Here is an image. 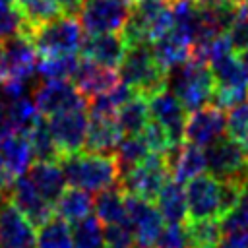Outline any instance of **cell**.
I'll return each instance as SVG.
<instances>
[{"instance_id":"16","label":"cell","mask_w":248,"mask_h":248,"mask_svg":"<svg viewBox=\"0 0 248 248\" xmlns=\"http://www.w3.org/2000/svg\"><path fill=\"white\" fill-rule=\"evenodd\" d=\"M8 200L33 223V227L43 225L46 219H50L56 213L54 203L45 200L43 194L33 186V182L23 174H19L10 186Z\"/></svg>"},{"instance_id":"10","label":"cell","mask_w":248,"mask_h":248,"mask_svg":"<svg viewBox=\"0 0 248 248\" xmlns=\"http://www.w3.org/2000/svg\"><path fill=\"white\" fill-rule=\"evenodd\" d=\"M46 124H48L50 134H52V138H54L62 155L76 153V151L83 149L85 136H87V126H89L87 107L56 112V114L48 116Z\"/></svg>"},{"instance_id":"42","label":"cell","mask_w":248,"mask_h":248,"mask_svg":"<svg viewBox=\"0 0 248 248\" xmlns=\"http://www.w3.org/2000/svg\"><path fill=\"white\" fill-rule=\"evenodd\" d=\"M227 35H229L232 52H240V50L248 48V16L238 14L232 19V23L229 25Z\"/></svg>"},{"instance_id":"29","label":"cell","mask_w":248,"mask_h":248,"mask_svg":"<svg viewBox=\"0 0 248 248\" xmlns=\"http://www.w3.org/2000/svg\"><path fill=\"white\" fill-rule=\"evenodd\" d=\"M209 68H211V74L215 78V85L248 91V78H246L236 54L229 52V54L221 56L219 60L211 62Z\"/></svg>"},{"instance_id":"26","label":"cell","mask_w":248,"mask_h":248,"mask_svg":"<svg viewBox=\"0 0 248 248\" xmlns=\"http://www.w3.org/2000/svg\"><path fill=\"white\" fill-rule=\"evenodd\" d=\"M0 157L4 165L16 174H23L33 163L31 143L25 134H12L0 141Z\"/></svg>"},{"instance_id":"43","label":"cell","mask_w":248,"mask_h":248,"mask_svg":"<svg viewBox=\"0 0 248 248\" xmlns=\"http://www.w3.org/2000/svg\"><path fill=\"white\" fill-rule=\"evenodd\" d=\"M12 134H16V130H14V122L10 116V107L6 101H0V141Z\"/></svg>"},{"instance_id":"7","label":"cell","mask_w":248,"mask_h":248,"mask_svg":"<svg viewBox=\"0 0 248 248\" xmlns=\"http://www.w3.org/2000/svg\"><path fill=\"white\" fill-rule=\"evenodd\" d=\"M130 0H85L78 12V19L87 35L122 31L128 21Z\"/></svg>"},{"instance_id":"22","label":"cell","mask_w":248,"mask_h":248,"mask_svg":"<svg viewBox=\"0 0 248 248\" xmlns=\"http://www.w3.org/2000/svg\"><path fill=\"white\" fill-rule=\"evenodd\" d=\"M151 50H153V56L159 62V66L165 72H170L174 66L188 60L190 43L184 37H180L176 31L169 29L163 35H159L157 39L151 41Z\"/></svg>"},{"instance_id":"44","label":"cell","mask_w":248,"mask_h":248,"mask_svg":"<svg viewBox=\"0 0 248 248\" xmlns=\"http://www.w3.org/2000/svg\"><path fill=\"white\" fill-rule=\"evenodd\" d=\"M54 2L60 6L62 14L78 16V12H79V8L83 6V2H85V0H54Z\"/></svg>"},{"instance_id":"38","label":"cell","mask_w":248,"mask_h":248,"mask_svg":"<svg viewBox=\"0 0 248 248\" xmlns=\"http://www.w3.org/2000/svg\"><path fill=\"white\" fill-rule=\"evenodd\" d=\"M105 248H136V234L130 221L107 223L103 227Z\"/></svg>"},{"instance_id":"39","label":"cell","mask_w":248,"mask_h":248,"mask_svg":"<svg viewBox=\"0 0 248 248\" xmlns=\"http://www.w3.org/2000/svg\"><path fill=\"white\" fill-rule=\"evenodd\" d=\"M140 136L143 138V141L151 153H167L172 147V141H170L167 130L153 118H149V122L145 124V128L141 130Z\"/></svg>"},{"instance_id":"17","label":"cell","mask_w":248,"mask_h":248,"mask_svg":"<svg viewBox=\"0 0 248 248\" xmlns=\"http://www.w3.org/2000/svg\"><path fill=\"white\" fill-rule=\"evenodd\" d=\"M126 41L122 37V33L114 31V33H95V35H87L83 39L81 45V56L89 58L93 62H99L103 66H110V68H118L124 52H126Z\"/></svg>"},{"instance_id":"33","label":"cell","mask_w":248,"mask_h":248,"mask_svg":"<svg viewBox=\"0 0 248 248\" xmlns=\"http://www.w3.org/2000/svg\"><path fill=\"white\" fill-rule=\"evenodd\" d=\"M190 248H217L223 236L221 221L219 219H200V221H186Z\"/></svg>"},{"instance_id":"6","label":"cell","mask_w":248,"mask_h":248,"mask_svg":"<svg viewBox=\"0 0 248 248\" xmlns=\"http://www.w3.org/2000/svg\"><path fill=\"white\" fill-rule=\"evenodd\" d=\"M205 169L217 180H238L248 186V151L231 136L207 145Z\"/></svg>"},{"instance_id":"36","label":"cell","mask_w":248,"mask_h":248,"mask_svg":"<svg viewBox=\"0 0 248 248\" xmlns=\"http://www.w3.org/2000/svg\"><path fill=\"white\" fill-rule=\"evenodd\" d=\"M8 107H10V116H12L16 134H27V130L41 118V112L37 110L35 103L29 101L27 97L12 99L8 101Z\"/></svg>"},{"instance_id":"21","label":"cell","mask_w":248,"mask_h":248,"mask_svg":"<svg viewBox=\"0 0 248 248\" xmlns=\"http://www.w3.org/2000/svg\"><path fill=\"white\" fill-rule=\"evenodd\" d=\"M27 178L43 194L45 200L56 203L60 194L66 188V178L56 161H35L27 169Z\"/></svg>"},{"instance_id":"37","label":"cell","mask_w":248,"mask_h":248,"mask_svg":"<svg viewBox=\"0 0 248 248\" xmlns=\"http://www.w3.org/2000/svg\"><path fill=\"white\" fill-rule=\"evenodd\" d=\"M227 136H231L234 141H238L248 151V99L229 108Z\"/></svg>"},{"instance_id":"11","label":"cell","mask_w":248,"mask_h":248,"mask_svg":"<svg viewBox=\"0 0 248 248\" xmlns=\"http://www.w3.org/2000/svg\"><path fill=\"white\" fill-rule=\"evenodd\" d=\"M227 134V114L223 108L207 103L196 110H190L184 126V141L207 147Z\"/></svg>"},{"instance_id":"47","label":"cell","mask_w":248,"mask_h":248,"mask_svg":"<svg viewBox=\"0 0 248 248\" xmlns=\"http://www.w3.org/2000/svg\"><path fill=\"white\" fill-rule=\"evenodd\" d=\"M232 2H236V4L240 6V4H242V2H246V0H232Z\"/></svg>"},{"instance_id":"46","label":"cell","mask_w":248,"mask_h":248,"mask_svg":"<svg viewBox=\"0 0 248 248\" xmlns=\"http://www.w3.org/2000/svg\"><path fill=\"white\" fill-rule=\"evenodd\" d=\"M2 58H4V43L0 41V66H2Z\"/></svg>"},{"instance_id":"15","label":"cell","mask_w":248,"mask_h":248,"mask_svg":"<svg viewBox=\"0 0 248 248\" xmlns=\"http://www.w3.org/2000/svg\"><path fill=\"white\" fill-rule=\"evenodd\" d=\"M0 246L37 248V232L33 223L8 198L0 203Z\"/></svg>"},{"instance_id":"14","label":"cell","mask_w":248,"mask_h":248,"mask_svg":"<svg viewBox=\"0 0 248 248\" xmlns=\"http://www.w3.org/2000/svg\"><path fill=\"white\" fill-rule=\"evenodd\" d=\"M186 202L190 221L219 219V180L203 172L190 178L186 184Z\"/></svg>"},{"instance_id":"32","label":"cell","mask_w":248,"mask_h":248,"mask_svg":"<svg viewBox=\"0 0 248 248\" xmlns=\"http://www.w3.org/2000/svg\"><path fill=\"white\" fill-rule=\"evenodd\" d=\"M79 66L78 54H58V56H39L35 72L43 79H70Z\"/></svg>"},{"instance_id":"13","label":"cell","mask_w":248,"mask_h":248,"mask_svg":"<svg viewBox=\"0 0 248 248\" xmlns=\"http://www.w3.org/2000/svg\"><path fill=\"white\" fill-rule=\"evenodd\" d=\"M149 101V114L153 120H157L169 134L172 145H178L184 141V126H186V116L188 110L184 105L178 101V97L169 91V87L153 93L147 97Z\"/></svg>"},{"instance_id":"8","label":"cell","mask_w":248,"mask_h":248,"mask_svg":"<svg viewBox=\"0 0 248 248\" xmlns=\"http://www.w3.org/2000/svg\"><path fill=\"white\" fill-rule=\"evenodd\" d=\"M124 203L128 221L136 234V248H157L159 234L165 227V219L153 202L124 192Z\"/></svg>"},{"instance_id":"34","label":"cell","mask_w":248,"mask_h":248,"mask_svg":"<svg viewBox=\"0 0 248 248\" xmlns=\"http://www.w3.org/2000/svg\"><path fill=\"white\" fill-rule=\"evenodd\" d=\"M149 149L143 141V138L138 134V136H124L118 143V147L114 149V157H116V163H118V169H120V176L126 174L128 170H132L138 163H141L145 157H147Z\"/></svg>"},{"instance_id":"30","label":"cell","mask_w":248,"mask_h":248,"mask_svg":"<svg viewBox=\"0 0 248 248\" xmlns=\"http://www.w3.org/2000/svg\"><path fill=\"white\" fill-rule=\"evenodd\" d=\"M37 248H74L72 227L60 215H52L37 227Z\"/></svg>"},{"instance_id":"40","label":"cell","mask_w":248,"mask_h":248,"mask_svg":"<svg viewBox=\"0 0 248 248\" xmlns=\"http://www.w3.org/2000/svg\"><path fill=\"white\" fill-rule=\"evenodd\" d=\"M157 248H190L186 223H167L159 234Z\"/></svg>"},{"instance_id":"20","label":"cell","mask_w":248,"mask_h":248,"mask_svg":"<svg viewBox=\"0 0 248 248\" xmlns=\"http://www.w3.org/2000/svg\"><path fill=\"white\" fill-rule=\"evenodd\" d=\"M124 138L114 116H89L83 149L93 153H114Z\"/></svg>"},{"instance_id":"12","label":"cell","mask_w":248,"mask_h":248,"mask_svg":"<svg viewBox=\"0 0 248 248\" xmlns=\"http://www.w3.org/2000/svg\"><path fill=\"white\" fill-rule=\"evenodd\" d=\"M39 54L29 37L17 33L4 41V58L0 66V83L6 79H25L33 78Z\"/></svg>"},{"instance_id":"5","label":"cell","mask_w":248,"mask_h":248,"mask_svg":"<svg viewBox=\"0 0 248 248\" xmlns=\"http://www.w3.org/2000/svg\"><path fill=\"white\" fill-rule=\"evenodd\" d=\"M170 178L169 161L165 153H147V157L138 163L132 170L120 176V188L128 194L140 196L143 200L155 202L163 184Z\"/></svg>"},{"instance_id":"31","label":"cell","mask_w":248,"mask_h":248,"mask_svg":"<svg viewBox=\"0 0 248 248\" xmlns=\"http://www.w3.org/2000/svg\"><path fill=\"white\" fill-rule=\"evenodd\" d=\"M27 140L31 143V151H33V159L35 161H60L62 153L50 134V128L48 124L39 118L29 130H27Z\"/></svg>"},{"instance_id":"18","label":"cell","mask_w":248,"mask_h":248,"mask_svg":"<svg viewBox=\"0 0 248 248\" xmlns=\"http://www.w3.org/2000/svg\"><path fill=\"white\" fill-rule=\"evenodd\" d=\"M72 79H74L76 87L89 99L93 95H99V93L112 89L120 81V76H118L116 68L103 66L99 62L83 58V60H79V66H78Z\"/></svg>"},{"instance_id":"19","label":"cell","mask_w":248,"mask_h":248,"mask_svg":"<svg viewBox=\"0 0 248 248\" xmlns=\"http://www.w3.org/2000/svg\"><path fill=\"white\" fill-rule=\"evenodd\" d=\"M165 155L169 161L170 178L182 184L205 170V151L200 145L182 141L178 145H172Z\"/></svg>"},{"instance_id":"9","label":"cell","mask_w":248,"mask_h":248,"mask_svg":"<svg viewBox=\"0 0 248 248\" xmlns=\"http://www.w3.org/2000/svg\"><path fill=\"white\" fill-rule=\"evenodd\" d=\"M33 103L41 116H52L62 110L87 107V97L70 79H45L35 89Z\"/></svg>"},{"instance_id":"35","label":"cell","mask_w":248,"mask_h":248,"mask_svg":"<svg viewBox=\"0 0 248 248\" xmlns=\"http://www.w3.org/2000/svg\"><path fill=\"white\" fill-rule=\"evenodd\" d=\"M72 242L74 248H103V227L97 215H85L83 219L72 223Z\"/></svg>"},{"instance_id":"41","label":"cell","mask_w":248,"mask_h":248,"mask_svg":"<svg viewBox=\"0 0 248 248\" xmlns=\"http://www.w3.org/2000/svg\"><path fill=\"white\" fill-rule=\"evenodd\" d=\"M17 33H23V19L14 4L0 0V41H6Z\"/></svg>"},{"instance_id":"28","label":"cell","mask_w":248,"mask_h":248,"mask_svg":"<svg viewBox=\"0 0 248 248\" xmlns=\"http://www.w3.org/2000/svg\"><path fill=\"white\" fill-rule=\"evenodd\" d=\"M93 209H95L97 219L103 225L118 223V221H128L126 203H124V190L120 188V184L101 190L93 198Z\"/></svg>"},{"instance_id":"1","label":"cell","mask_w":248,"mask_h":248,"mask_svg":"<svg viewBox=\"0 0 248 248\" xmlns=\"http://www.w3.org/2000/svg\"><path fill=\"white\" fill-rule=\"evenodd\" d=\"M58 165L70 186L87 192H101L120 182V169L114 153H93L81 149L62 155Z\"/></svg>"},{"instance_id":"23","label":"cell","mask_w":248,"mask_h":248,"mask_svg":"<svg viewBox=\"0 0 248 248\" xmlns=\"http://www.w3.org/2000/svg\"><path fill=\"white\" fill-rule=\"evenodd\" d=\"M157 207L165 219V223H186L188 221V202H186V188L182 182L169 178L159 196Z\"/></svg>"},{"instance_id":"4","label":"cell","mask_w":248,"mask_h":248,"mask_svg":"<svg viewBox=\"0 0 248 248\" xmlns=\"http://www.w3.org/2000/svg\"><path fill=\"white\" fill-rule=\"evenodd\" d=\"M83 27L72 14H60L58 17L37 27L31 35V43L39 56L78 54L83 45Z\"/></svg>"},{"instance_id":"24","label":"cell","mask_w":248,"mask_h":248,"mask_svg":"<svg viewBox=\"0 0 248 248\" xmlns=\"http://www.w3.org/2000/svg\"><path fill=\"white\" fill-rule=\"evenodd\" d=\"M14 8L23 19V35L31 39L37 27L62 14L54 0H14Z\"/></svg>"},{"instance_id":"2","label":"cell","mask_w":248,"mask_h":248,"mask_svg":"<svg viewBox=\"0 0 248 248\" xmlns=\"http://www.w3.org/2000/svg\"><path fill=\"white\" fill-rule=\"evenodd\" d=\"M120 81L128 83L136 93L151 97L169 87V72H165L153 56L151 43L130 45L118 66Z\"/></svg>"},{"instance_id":"45","label":"cell","mask_w":248,"mask_h":248,"mask_svg":"<svg viewBox=\"0 0 248 248\" xmlns=\"http://www.w3.org/2000/svg\"><path fill=\"white\" fill-rule=\"evenodd\" d=\"M236 56H238V62H240V66H242V70H244L246 78H248V48H244V50L236 52Z\"/></svg>"},{"instance_id":"3","label":"cell","mask_w":248,"mask_h":248,"mask_svg":"<svg viewBox=\"0 0 248 248\" xmlns=\"http://www.w3.org/2000/svg\"><path fill=\"white\" fill-rule=\"evenodd\" d=\"M170 72L172 76L169 78V81H170L172 93L178 97V101L184 105L188 112L211 101V95L215 89V78L207 64L188 56V60L174 66Z\"/></svg>"},{"instance_id":"25","label":"cell","mask_w":248,"mask_h":248,"mask_svg":"<svg viewBox=\"0 0 248 248\" xmlns=\"http://www.w3.org/2000/svg\"><path fill=\"white\" fill-rule=\"evenodd\" d=\"M120 130L124 136H138L149 122V101L147 97L136 93L132 99H128L114 114Z\"/></svg>"},{"instance_id":"27","label":"cell","mask_w":248,"mask_h":248,"mask_svg":"<svg viewBox=\"0 0 248 248\" xmlns=\"http://www.w3.org/2000/svg\"><path fill=\"white\" fill-rule=\"evenodd\" d=\"M54 211L68 223H76L93 211V196L83 188H64V192L54 203Z\"/></svg>"}]
</instances>
